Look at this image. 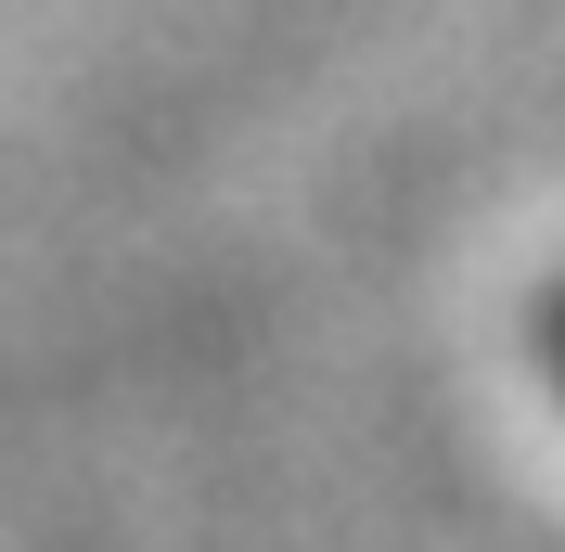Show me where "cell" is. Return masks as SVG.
<instances>
[{
	"instance_id": "obj_1",
	"label": "cell",
	"mask_w": 565,
	"mask_h": 552,
	"mask_svg": "<svg viewBox=\"0 0 565 552\" xmlns=\"http://www.w3.org/2000/svg\"><path fill=\"white\" fill-rule=\"evenodd\" d=\"M553 373H565V309H553Z\"/></svg>"
}]
</instances>
